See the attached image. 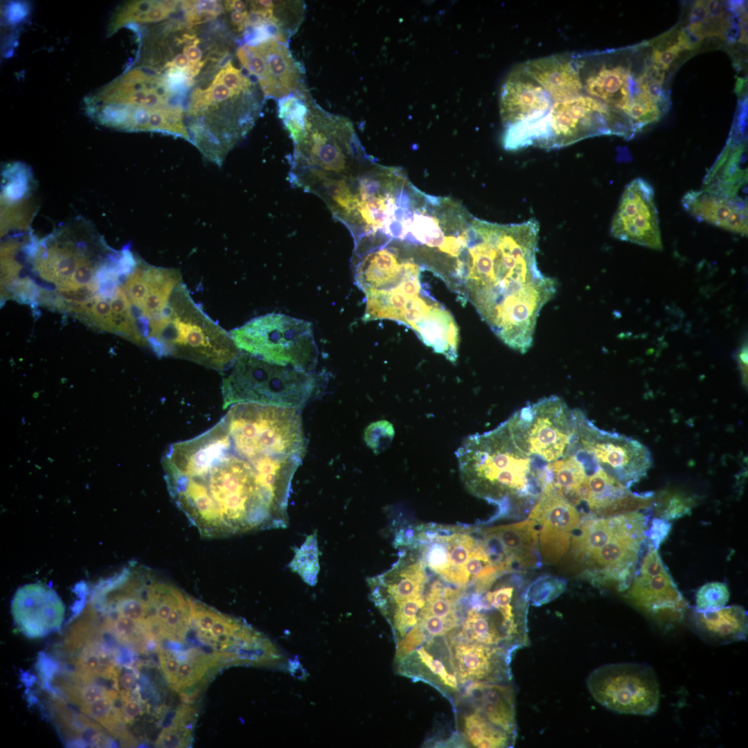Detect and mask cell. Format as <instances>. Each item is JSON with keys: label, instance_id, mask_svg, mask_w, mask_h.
I'll list each match as a JSON object with an SVG mask.
<instances>
[{"label": "cell", "instance_id": "obj_1", "mask_svg": "<svg viewBox=\"0 0 748 748\" xmlns=\"http://www.w3.org/2000/svg\"><path fill=\"white\" fill-rule=\"evenodd\" d=\"M300 458L250 455L219 421L170 445L165 480L177 507L203 537L221 538L285 528L291 481Z\"/></svg>", "mask_w": 748, "mask_h": 748}, {"label": "cell", "instance_id": "obj_2", "mask_svg": "<svg viewBox=\"0 0 748 748\" xmlns=\"http://www.w3.org/2000/svg\"><path fill=\"white\" fill-rule=\"evenodd\" d=\"M539 224H510L472 217L459 278L467 297L501 340H533L537 319L554 296L555 281L540 271L536 253Z\"/></svg>", "mask_w": 748, "mask_h": 748}, {"label": "cell", "instance_id": "obj_3", "mask_svg": "<svg viewBox=\"0 0 748 748\" xmlns=\"http://www.w3.org/2000/svg\"><path fill=\"white\" fill-rule=\"evenodd\" d=\"M582 93L620 117L636 134L658 121L668 106L655 100L651 85L665 80L648 44L600 52L573 53Z\"/></svg>", "mask_w": 748, "mask_h": 748}, {"label": "cell", "instance_id": "obj_4", "mask_svg": "<svg viewBox=\"0 0 748 748\" xmlns=\"http://www.w3.org/2000/svg\"><path fill=\"white\" fill-rule=\"evenodd\" d=\"M460 476L473 495L508 508L534 498L542 488L544 467L515 442L506 420L496 428L467 437L456 452Z\"/></svg>", "mask_w": 748, "mask_h": 748}, {"label": "cell", "instance_id": "obj_5", "mask_svg": "<svg viewBox=\"0 0 748 748\" xmlns=\"http://www.w3.org/2000/svg\"><path fill=\"white\" fill-rule=\"evenodd\" d=\"M649 519L638 510L580 520L571 553L591 583L627 589L648 547Z\"/></svg>", "mask_w": 748, "mask_h": 748}, {"label": "cell", "instance_id": "obj_6", "mask_svg": "<svg viewBox=\"0 0 748 748\" xmlns=\"http://www.w3.org/2000/svg\"><path fill=\"white\" fill-rule=\"evenodd\" d=\"M371 159L350 121L308 101L304 132L294 143L288 173L293 186L318 196L358 172Z\"/></svg>", "mask_w": 748, "mask_h": 748}, {"label": "cell", "instance_id": "obj_7", "mask_svg": "<svg viewBox=\"0 0 748 748\" xmlns=\"http://www.w3.org/2000/svg\"><path fill=\"white\" fill-rule=\"evenodd\" d=\"M146 341L160 357L189 360L218 371L229 370L240 353L230 334L193 300L183 281L163 312L148 322Z\"/></svg>", "mask_w": 748, "mask_h": 748}, {"label": "cell", "instance_id": "obj_8", "mask_svg": "<svg viewBox=\"0 0 748 748\" xmlns=\"http://www.w3.org/2000/svg\"><path fill=\"white\" fill-rule=\"evenodd\" d=\"M408 181L398 168L371 161L337 190L326 205L355 242L382 233Z\"/></svg>", "mask_w": 748, "mask_h": 748}, {"label": "cell", "instance_id": "obj_9", "mask_svg": "<svg viewBox=\"0 0 748 748\" xmlns=\"http://www.w3.org/2000/svg\"><path fill=\"white\" fill-rule=\"evenodd\" d=\"M240 351L266 362L307 372L318 349L310 322L280 313L255 317L229 332Z\"/></svg>", "mask_w": 748, "mask_h": 748}, {"label": "cell", "instance_id": "obj_10", "mask_svg": "<svg viewBox=\"0 0 748 748\" xmlns=\"http://www.w3.org/2000/svg\"><path fill=\"white\" fill-rule=\"evenodd\" d=\"M222 380L223 407L243 402L293 406L315 388L310 372L270 364L240 352Z\"/></svg>", "mask_w": 748, "mask_h": 748}, {"label": "cell", "instance_id": "obj_11", "mask_svg": "<svg viewBox=\"0 0 748 748\" xmlns=\"http://www.w3.org/2000/svg\"><path fill=\"white\" fill-rule=\"evenodd\" d=\"M506 422L517 446L546 463L569 454L575 437L574 409L554 395L527 404Z\"/></svg>", "mask_w": 748, "mask_h": 748}, {"label": "cell", "instance_id": "obj_12", "mask_svg": "<svg viewBox=\"0 0 748 748\" xmlns=\"http://www.w3.org/2000/svg\"><path fill=\"white\" fill-rule=\"evenodd\" d=\"M587 686L598 704L616 713L650 715L659 707V682L644 663L603 665L589 675Z\"/></svg>", "mask_w": 748, "mask_h": 748}, {"label": "cell", "instance_id": "obj_13", "mask_svg": "<svg viewBox=\"0 0 748 748\" xmlns=\"http://www.w3.org/2000/svg\"><path fill=\"white\" fill-rule=\"evenodd\" d=\"M576 432L571 449L589 455L596 464L627 488L645 477L652 466L648 449L638 440L597 427L574 409Z\"/></svg>", "mask_w": 748, "mask_h": 748}, {"label": "cell", "instance_id": "obj_14", "mask_svg": "<svg viewBox=\"0 0 748 748\" xmlns=\"http://www.w3.org/2000/svg\"><path fill=\"white\" fill-rule=\"evenodd\" d=\"M627 589L629 601L659 621H679L688 605L658 549L650 543Z\"/></svg>", "mask_w": 748, "mask_h": 748}, {"label": "cell", "instance_id": "obj_15", "mask_svg": "<svg viewBox=\"0 0 748 748\" xmlns=\"http://www.w3.org/2000/svg\"><path fill=\"white\" fill-rule=\"evenodd\" d=\"M654 191L636 178L625 188L612 219L610 232L616 239L652 249H663Z\"/></svg>", "mask_w": 748, "mask_h": 748}, {"label": "cell", "instance_id": "obj_16", "mask_svg": "<svg viewBox=\"0 0 748 748\" xmlns=\"http://www.w3.org/2000/svg\"><path fill=\"white\" fill-rule=\"evenodd\" d=\"M528 519L537 526L542 561L558 563L569 549L573 533L581 520L578 510L546 479Z\"/></svg>", "mask_w": 748, "mask_h": 748}, {"label": "cell", "instance_id": "obj_17", "mask_svg": "<svg viewBox=\"0 0 748 748\" xmlns=\"http://www.w3.org/2000/svg\"><path fill=\"white\" fill-rule=\"evenodd\" d=\"M552 100L545 89L524 69H514L503 84L500 114L504 135L513 136L524 131L548 113Z\"/></svg>", "mask_w": 748, "mask_h": 748}, {"label": "cell", "instance_id": "obj_18", "mask_svg": "<svg viewBox=\"0 0 748 748\" xmlns=\"http://www.w3.org/2000/svg\"><path fill=\"white\" fill-rule=\"evenodd\" d=\"M123 280V290L139 326L145 330L148 322L163 312L174 290L183 281L175 269L157 267L141 260Z\"/></svg>", "mask_w": 748, "mask_h": 748}, {"label": "cell", "instance_id": "obj_19", "mask_svg": "<svg viewBox=\"0 0 748 748\" xmlns=\"http://www.w3.org/2000/svg\"><path fill=\"white\" fill-rule=\"evenodd\" d=\"M11 613L24 634L31 639L41 638L61 627L64 606L53 589L42 583H30L15 593Z\"/></svg>", "mask_w": 748, "mask_h": 748}, {"label": "cell", "instance_id": "obj_20", "mask_svg": "<svg viewBox=\"0 0 748 748\" xmlns=\"http://www.w3.org/2000/svg\"><path fill=\"white\" fill-rule=\"evenodd\" d=\"M592 470L585 480L580 498V501L586 502L594 515L609 516L651 508L653 492H632L597 464Z\"/></svg>", "mask_w": 748, "mask_h": 748}, {"label": "cell", "instance_id": "obj_21", "mask_svg": "<svg viewBox=\"0 0 748 748\" xmlns=\"http://www.w3.org/2000/svg\"><path fill=\"white\" fill-rule=\"evenodd\" d=\"M513 651L464 640L454 646L453 658L459 682H510Z\"/></svg>", "mask_w": 748, "mask_h": 748}, {"label": "cell", "instance_id": "obj_22", "mask_svg": "<svg viewBox=\"0 0 748 748\" xmlns=\"http://www.w3.org/2000/svg\"><path fill=\"white\" fill-rule=\"evenodd\" d=\"M420 558H400L389 571L371 578V595L383 612L407 600L422 597L427 574Z\"/></svg>", "mask_w": 748, "mask_h": 748}, {"label": "cell", "instance_id": "obj_23", "mask_svg": "<svg viewBox=\"0 0 748 748\" xmlns=\"http://www.w3.org/2000/svg\"><path fill=\"white\" fill-rule=\"evenodd\" d=\"M682 204L700 222L747 235V200L744 197L720 195L701 189L687 192L682 199Z\"/></svg>", "mask_w": 748, "mask_h": 748}, {"label": "cell", "instance_id": "obj_24", "mask_svg": "<svg viewBox=\"0 0 748 748\" xmlns=\"http://www.w3.org/2000/svg\"><path fill=\"white\" fill-rule=\"evenodd\" d=\"M464 697L493 724L517 736L515 690L510 682H472Z\"/></svg>", "mask_w": 748, "mask_h": 748}, {"label": "cell", "instance_id": "obj_25", "mask_svg": "<svg viewBox=\"0 0 748 748\" xmlns=\"http://www.w3.org/2000/svg\"><path fill=\"white\" fill-rule=\"evenodd\" d=\"M254 46L266 62L267 77L261 87L265 96L281 98L305 91L303 69L294 59L287 44L270 38Z\"/></svg>", "mask_w": 748, "mask_h": 748}, {"label": "cell", "instance_id": "obj_26", "mask_svg": "<svg viewBox=\"0 0 748 748\" xmlns=\"http://www.w3.org/2000/svg\"><path fill=\"white\" fill-rule=\"evenodd\" d=\"M522 66L549 94L552 103L569 99L582 92L573 53L535 59Z\"/></svg>", "mask_w": 748, "mask_h": 748}, {"label": "cell", "instance_id": "obj_27", "mask_svg": "<svg viewBox=\"0 0 748 748\" xmlns=\"http://www.w3.org/2000/svg\"><path fill=\"white\" fill-rule=\"evenodd\" d=\"M692 621L697 635L711 644H727L747 637V612L741 606H724L709 611L695 609Z\"/></svg>", "mask_w": 748, "mask_h": 748}, {"label": "cell", "instance_id": "obj_28", "mask_svg": "<svg viewBox=\"0 0 748 748\" xmlns=\"http://www.w3.org/2000/svg\"><path fill=\"white\" fill-rule=\"evenodd\" d=\"M488 529L501 541L513 564L527 568L538 562V531L533 520L528 519Z\"/></svg>", "mask_w": 748, "mask_h": 748}, {"label": "cell", "instance_id": "obj_29", "mask_svg": "<svg viewBox=\"0 0 748 748\" xmlns=\"http://www.w3.org/2000/svg\"><path fill=\"white\" fill-rule=\"evenodd\" d=\"M546 479L555 489L573 505L580 503V494L588 474L582 454L571 451L544 467Z\"/></svg>", "mask_w": 748, "mask_h": 748}, {"label": "cell", "instance_id": "obj_30", "mask_svg": "<svg viewBox=\"0 0 748 748\" xmlns=\"http://www.w3.org/2000/svg\"><path fill=\"white\" fill-rule=\"evenodd\" d=\"M447 549V567L440 578L459 587L467 585L464 569L479 540L461 528H441Z\"/></svg>", "mask_w": 748, "mask_h": 748}, {"label": "cell", "instance_id": "obj_31", "mask_svg": "<svg viewBox=\"0 0 748 748\" xmlns=\"http://www.w3.org/2000/svg\"><path fill=\"white\" fill-rule=\"evenodd\" d=\"M464 731L467 741L479 748L510 747L516 739L515 736L493 724L474 711L465 716Z\"/></svg>", "mask_w": 748, "mask_h": 748}, {"label": "cell", "instance_id": "obj_32", "mask_svg": "<svg viewBox=\"0 0 748 748\" xmlns=\"http://www.w3.org/2000/svg\"><path fill=\"white\" fill-rule=\"evenodd\" d=\"M697 501L695 495L666 490L654 495L650 510L653 511L654 517L669 521L690 515Z\"/></svg>", "mask_w": 748, "mask_h": 748}, {"label": "cell", "instance_id": "obj_33", "mask_svg": "<svg viewBox=\"0 0 748 748\" xmlns=\"http://www.w3.org/2000/svg\"><path fill=\"white\" fill-rule=\"evenodd\" d=\"M303 93H290L278 100L279 117L291 136L293 143L302 136L308 110V100Z\"/></svg>", "mask_w": 748, "mask_h": 748}, {"label": "cell", "instance_id": "obj_34", "mask_svg": "<svg viewBox=\"0 0 748 748\" xmlns=\"http://www.w3.org/2000/svg\"><path fill=\"white\" fill-rule=\"evenodd\" d=\"M289 567L299 574L303 580L314 585L319 572V548L317 535H308L301 546L296 549Z\"/></svg>", "mask_w": 748, "mask_h": 748}, {"label": "cell", "instance_id": "obj_35", "mask_svg": "<svg viewBox=\"0 0 748 748\" xmlns=\"http://www.w3.org/2000/svg\"><path fill=\"white\" fill-rule=\"evenodd\" d=\"M423 597L404 600L383 611L391 609L393 627L400 636H404L418 622V616L424 607Z\"/></svg>", "mask_w": 748, "mask_h": 748}, {"label": "cell", "instance_id": "obj_36", "mask_svg": "<svg viewBox=\"0 0 748 748\" xmlns=\"http://www.w3.org/2000/svg\"><path fill=\"white\" fill-rule=\"evenodd\" d=\"M729 600V591L724 582H711L702 585L696 592V609L709 611L724 607Z\"/></svg>", "mask_w": 748, "mask_h": 748}, {"label": "cell", "instance_id": "obj_37", "mask_svg": "<svg viewBox=\"0 0 748 748\" xmlns=\"http://www.w3.org/2000/svg\"><path fill=\"white\" fill-rule=\"evenodd\" d=\"M394 428L386 420H380L372 423L365 431V440L375 452H380L386 448L394 436Z\"/></svg>", "mask_w": 748, "mask_h": 748}, {"label": "cell", "instance_id": "obj_38", "mask_svg": "<svg viewBox=\"0 0 748 748\" xmlns=\"http://www.w3.org/2000/svg\"><path fill=\"white\" fill-rule=\"evenodd\" d=\"M214 80L220 82L237 95L248 91L252 85L250 80L230 62L218 72Z\"/></svg>", "mask_w": 748, "mask_h": 748}, {"label": "cell", "instance_id": "obj_39", "mask_svg": "<svg viewBox=\"0 0 748 748\" xmlns=\"http://www.w3.org/2000/svg\"><path fill=\"white\" fill-rule=\"evenodd\" d=\"M431 636H441L455 628L458 621L446 619L420 611L417 622Z\"/></svg>", "mask_w": 748, "mask_h": 748}, {"label": "cell", "instance_id": "obj_40", "mask_svg": "<svg viewBox=\"0 0 748 748\" xmlns=\"http://www.w3.org/2000/svg\"><path fill=\"white\" fill-rule=\"evenodd\" d=\"M417 654L420 661L435 675H436L445 685L451 688H457V679L454 675L449 673L443 663L434 657L425 650L420 647L417 650Z\"/></svg>", "mask_w": 748, "mask_h": 748}, {"label": "cell", "instance_id": "obj_41", "mask_svg": "<svg viewBox=\"0 0 748 748\" xmlns=\"http://www.w3.org/2000/svg\"><path fill=\"white\" fill-rule=\"evenodd\" d=\"M186 729L181 724H175V726L164 729L156 741V747L165 748L186 747L188 736L190 735V731Z\"/></svg>", "mask_w": 748, "mask_h": 748}, {"label": "cell", "instance_id": "obj_42", "mask_svg": "<svg viewBox=\"0 0 748 748\" xmlns=\"http://www.w3.org/2000/svg\"><path fill=\"white\" fill-rule=\"evenodd\" d=\"M398 644L396 659L398 661L404 660L416 648L420 645L426 639V634L417 623L404 636Z\"/></svg>", "mask_w": 748, "mask_h": 748}, {"label": "cell", "instance_id": "obj_43", "mask_svg": "<svg viewBox=\"0 0 748 748\" xmlns=\"http://www.w3.org/2000/svg\"><path fill=\"white\" fill-rule=\"evenodd\" d=\"M682 51L677 43H668L666 47H652V60L655 64L664 71L669 69L673 62Z\"/></svg>", "mask_w": 748, "mask_h": 748}, {"label": "cell", "instance_id": "obj_44", "mask_svg": "<svg viewBox=\"0 0 748 748\" xmlns=\"http://www.w3.org/2000/svg\"><path fill=\"white\" fill-rule=\"evenodd\" d=\"M672 524L668 521L659 517H653L647 531L648 543L658 549L660 544L666 539L670 531Z\"/></svg>", "mask_w": 748, "mask_h": 748}, {"label": "cell", "instance_id": "obj_45", "mask_svg": "<svg viewBox=\"0 0 748 748\" xmlns=\"http://www.w3.org/2000/svg\"><path fill=\"white\" fill-rule=\"evenodd\" d=\"M136 675L134 671L120 667L113 679L114 687L123 696L131 695V691L136 686Z\"/></svg>", "mask_w": 748, "mask_h": 748}, {"label": "cell", "instance_id": "obj_46", "mask_svg": "<svg viewBox=\"0 0 748 748\" xmlns=\"http://www.w3.org/2000/svg\"><path fill=\"white\" fill-rule=\"evenodd\" d=\"M36 667L40 675L41 679L46 686L48 684V682L58 671L57 664L44 652L39 654Z\"/></svg>", "mask_w": 748, "mask_h": 748}, {"label": "cell", "instance_id": "obj_47", "mask_svg": "<svg viewBox=\"0 0 748 748\" xmlns=\"http://www.w3.org/2000/svg\"><path fill=\"white\" fill-rule=\"evenodd\" d=\"M123 696L124 704L122 709L123 720L129 723L142 713V705L140 701L131 696Z\"/></svg>", "mask_w": 748, "mask_h": 748}, {"label": "cell", "instance_id": "obj_48", "mask_svg": "<svg viewBox=\"0 0 748 748\" xmlns=\"http://www.w3.org/2000/svg\"><path fill=\"white\" fill-rule=\"evenodd\" d=\"M192 9L208 13L216 17L220 14L222 8L217 1L204 0L193 1Z\"/></svg>", "mask_w": 748, "mask_h": 748}, {"label": "cell", "instance_id": "obj_49", "mask_svg": "<svg viewBox=\"0 0 748 748\" xmlns=\"http://www.w3.org/2000/svg\"><path fill=\"white\" fill-rule=\"evenodd\" d=\"M215 17V16L211 14L198 11L195 9H191L186 12V19L190 25L202 24L209 19H214Z\"/></svg>", "mask_w": 748, "mask_h": 748}, {"label": "cell", "instance_id": "obj_50", "mask_svg": "<svg viewBox=\"0 0 748 748\" xmlns=\"http://www.w3.org/2000/svg\"><path fill=\"white\" fill-rule=\"evenodd\" d=\"M190 66L191 64L188 57L185 53H183L177 55L172 61L168 62L166 64L165 67H168L169 69L174 68L176 69L186 71Z\"/></svg>", "mask_w": 748, "mask_h": 748}, {"label": "cell", "instance_id": "obj_51", "mask_svg": "<svg viewBox=\"0 0 748 748\" xmlns=\"http://www.w3.org/2000/svg\"><path fill=\"white\" fill-rule=\"evenodd\" d=\"M184 53L186 55L191 64L199 62L202 57V51L197 45L186 46L184 48Z\"/></svg>", "mask_w": 748, "mask_h": 748}, {"label": "cell", "instance_id": "obj_52", "mask_svg": "<svg viewBox=\"0 0 748 748\" xmlns=\"http://www.w3.org/2000/svg\"><path fill=\"white\" fill-rule=\"evenodd\" d=\"M737 359L739 362V365L740 366V370L742 371V377L744 378L743 380H744V382H747V380H746V379L747 377V344H745L740 348V350H739V351L738 353Z\"/></svg>", "mask_w": 748, "mask_h": 748}, {"label": "cell", "instance_id": "obj_53", "mask_svg": "<svg viewBox=\"0 0 748 748\" xmlns=\"http://www.w3.org/2000/svg\"><path fill=\"white\" fill-rule=\"evenodd\" d=\"M224 8L227 11L244 12L247 10L245 3L240 0L225 1Z\"/></svg>", "mask_w": 748, "mask_h": 748}, {"label": "cell", "instance_id": "obj_54", "mask_svg": "<svg viewBox=\"0 0 748 748\" xmlns=\"http://www.w3.org/2000/svg\"><path fill=\"white\" fill-rule=\"evenodd\" d=\"M21 681L28 686L32 685V684L35 682V677L32 675H28L27 673H24L21 675Z\"/></svg>", "mask_w": 748, "mask_h": 748}]
</instances>
